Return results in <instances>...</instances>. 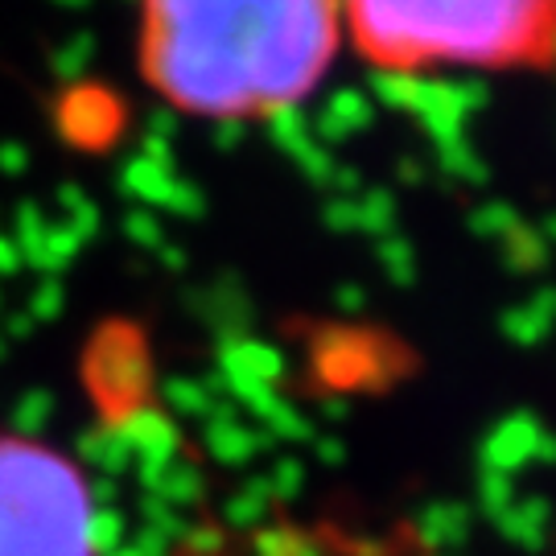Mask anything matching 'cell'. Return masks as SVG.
<instances>
[{
  "label": "cell",
  "mask_w": 556,
  "mask_h": 556,
  "mask_svg": "<svg viewBox=\"0 0 556 556\" xmlns=\"http://www.w3.org/2000/svg\"><path fill=\"white\" fill-rule=\"evenodd\" d=\"M0 556H100L87 478L34 438H0Z\"/></svg>",
  "instance_id": "obj_3"
},
{
  "label": "cell",
  "mask_w": 556,
  "mask_h": 556,
  "mask_svg": "<svg viewBox=\"0 0 556 556\" xmlns=\"http://www.w3.org/2000/svg\"><path fill=\"white\" fill-rule=\"evenodd\" d=\"M342 46V0H137L140 79L190 119L289 116L318 96Z\"/></svg>",
  "instance_id": "obj_1"
},
{
  "label": "cell",
  "mask_w": 556,
  "mask_h": 556,
  "mask_svg": "<svg viewBox=\"0 0 556 556\" xmlns=\"http://www.w3.org/2000/svg\"><path fill=\"white\" fill-rule=\"evenodd\" d=\"M342 29L392 79L556 71V0H342Z\"/></svg>",
  "instance_id": "obj_2"
}]
</instances>
